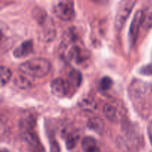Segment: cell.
<instances>
[{"instance_id":"1","label":"cell","mask_w":152,"mask_h":152,"mask_svg":"<svg viewBox=\"0 0 152 152\" xmlns=\"http://www.w3.org/2000/svg\"><path fill=\"white\" fill-rule=\"evenodd\" d=\"M19 68V71L25 75L41 78L48 74L50 69V63L45 58H32L21 63Z\"/></svg>"},{"instance_id":"2","label":"cell","mask_w":152,"mask_h":152,"mask_svg":"<svg viewBox=\"0 0 152 152\" xmlns=\"http://www.w3.org/2000/svg\"><path fill=\"white\" fill-rule=\"evenodd\" d=\"M65 47H68L65 48L64 51V55L66 60L80 64L88 57V54L86 49L80 47L78 44L77 45L73 42L72 40L69 42L65 43Z\"/></svg>"},{"instance_id":"3","label":"cell","mask_w":152,"mask_h":152,"mask_svg":"<svg viewBox=\"0 0 152 152\" xmlns=\"http://www.w3.org/2000/svg\"><path fill=\"white\" fill-rule=\"evenodd\" d=\"M135 3L136 1L134 0H123L119 3L115 16V26L117 30H121L123 28Z\"/></svg>"},{"instance_id":"4","label":"cell","mask_w":152,"mask_h":152,"mask_svg":"<svg viewBox=\"0 0 152 152\" xmlns=\"http://www.w3.org/2000/svg\"><path fill=\"white\" fill-rule=\"evenodd\" d=\"M53 13L59 19L63 21H69L74 16V1H60L56 2L53 7Z\"/></svg>"},{"instance_id":"5","label":"cell","mask_w":152,"mask_h":152,"mask_svg":"<svg viewBox=\"0 0 152 152\" xmlns=\"http://www.w3.org/2000/svg\"><path fill=\"white\" fill-rule=\"evenodd\" d=\"M70 87L71 86L68 80L61 77L54 79L50 83L51 92L58 97H63L66 96L69 92Z\"/></svg>"},{"instance_id":"6","label":"cell","mask_w":152,"mask_h":152,"mask_svg":"<svg viewBox=\"0 0 152 152\" xmlns=\"http://www.w3.org/2000/svg\"><path fill=\"white\" fill-rule=\"evenodd\" d=\"M142 25V10H137L134 16L129 32V41L131 46L133 45L137 39L140 27Z\"/></svg>"},{"instance_id":"7","label":"cell","mask_w":152,"mask_h":152,"mask_svg":"<svg viewBox=\"0 0 152 152\" xmlns=\"http://www.w3.org/2000/svg\"><path fill=\"white\" fill-rule=\"evenodd\" d=\"M33 50H34V47H33L32 41L26 40L21 43L17 48L13 50V54L16 58H22L32 53Z\"/></svg>"},{"instance_id":"8","label":"cell","mask_w":152,"mask_h":152,"mask_svg":"<svg viewBox=\"0 0 152 152\" xmlns=\"http://www.w3.org/2000/svg\"><path fill=\"white\" fill-rule=\"evenodd\" d=\"M82 148L84 152H101L96 140L92 137L87 136L83 138Z\"/></svg>"},{"instance_id":"9","label":"cell","mask_w":152,"mask_h":152,"mask_svg":"<svg viewBox=\"0 0 152 152\" xmlns=\"http://www.w3.org/2000/svg\"><path fill=\"white\" fill-rule=\"evenodd\" d=\"M142 27L145 29L152 27V2H150L142 10Z\"/></svg>"},{"instance_id":"10","label":"cell","mask_w":152,"mask_h":152,"mask_svg":"<svg viewBox=\"0 0 152 152\" xmlns=\"http://www.w3.org/2000/svg\"><path fill=\"white\" fill-rule=\"evenodd\" d=\"M103 114L109 120H114L117 117V108L111 103H106L102 108Z\"/></svg>"},{"instance_id":"11","label":"cell","mask_w":152,"mask_h":152,"mask_svg":"<svg viewBox=\"0 0 152 152\" xmlns=\"http://www.w3.org/2000/svg\"><path fill=\"white\" fill-rule=\"evenodd\" d=\"M68 83L70 86L73 87L78 88L82 83V74L79 71L76 69H73L70 71L68 74Z\"/></svg>"},{"instance_id":"12","label":"cell","mask_w":152,"mask_h":152,"mask_svg":"<svg viewBox=\"0 0 152 152\" xmlns=\"http://www.w3.org/2000/svg\"><path fill=\"white\" fill-rule=\"evenodd\" d=\"M80 108H81L82 109L88 111H94V110L96 109V105L95 101L90 97L85 98V99H82L81 102H80Z\"/></svg>"},{"instance_id":"13","label":"cell","mask_w":152,"mask_h":152,"mask_svg":"<svg viewBox=\"0 0 152 152\" xmlns=\"http://www.w3.org/2000/svg\"><path fill=\"white\" fill-rule=\"evenodd\" d=\"M0 76H1V86H4L7 84L12 77L11 71L7 67L1 65L0 68Z\"/></svg>"},{"instance_id":"14","label":"cell","mask_w":152,"mask_h":152,"mask_svg":"<svg viewBox=\"0 0 152 152\" xmlns=\"http://www.w3.org/2000/svg\"><path fill=\"white\" fill-rule=\"evenodd\" d=\"M88 126L91 129H93L96 132H100L103 128V122L99 117H94L88 120Z\"/></svg>"},{"instance_id":"15","label":"cell","mask_w":152,"mask_h":152,"mask_svg":"<svg viewBox=\"0 0 152 152\" xmlns=\"http://www.w3.org/2000/svg\"><path fill=\"white\" fill-rule=\"evenodd\" d=\"M78 135L76 134H70L68 135L66 139V146L68 149H72L75 147L77 142L78 141Z\"/></svg>"},{"instance_id":"16","label":"cell","mask_w":152,"mask_h":152,"mask_svg":"<svg viewBox=\"0 0 152 152\" xmlns=\"http://www.w3.org/2000/svg\"><path fill=\"white\" fill-rule=\"evenodd\" d=\"M113 81L110 77H104L99 83V88L102 91H107L112 86Z\"/></svg>"},{"instance_id":"17","label":"cell","mask_w":152,"mask_h":152,"mask_svg":"<svg viewBox=\"0 0 152 152\" xmlns=\"http://www.w3.org/2000/svg\"><path fill=\"white\" fill-rule=\"evenodd\" d=\"M15 84L18 86L19 87L22 88H25L30 86V82L29 80H27L26 78H24L23 77H16L15 79Z\"/></svg>"},{"instance_id":"18","label":"cell","mask_w":152,"mask_h":152,"mask_svg":"<svg viewBox=\"0 0 152 152\" xmlns=\"http://www.w3.org/2000/svg\"><path fill=\"white\" fill-rule=\"evenodd\" d=\"M50 152H59V145H58L56 141L54 140H50Z\"/></svg>"},{"instance_id":"19","label":"cell","mask_w":152,"mask_h":152,"mask_svg":"<svg viewBox=\"0 0 152 152\" xmlns=\"http://www.w3.org/2000/svg\"><path fill=\"white\" fill-rule=\"evenodd\" d=\"M148 134L150 141H151V143L152 144V121L149 123L148 126Z\"/></svg>"}]
</instances>
